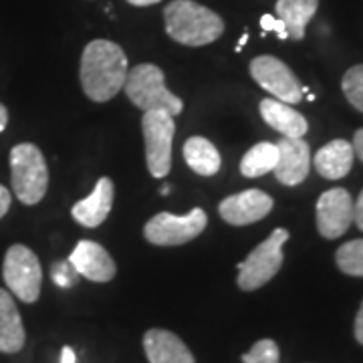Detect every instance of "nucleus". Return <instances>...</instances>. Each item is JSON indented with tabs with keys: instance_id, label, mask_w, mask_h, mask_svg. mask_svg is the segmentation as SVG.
I'll use <instances>...</instances> for the list:
<instances>
[{
	"instance_id": "f257e3e1",
	"label": "nucleus",
	"mask_w": 363,
	"mask_h": 363,
	"mask_svg": "<svg viewBox=\"0 0 363 363\" xmlns=\"http://www.w3.org/2000/svg\"><path fill=\"white\" fill-rule=\"evenodd\" d=\"M128 57L113 40L95 39L81 55V87L91 101L104 104L123 91L128 79Z\"/></svg>"
},
{
	"instance_id": "f03ea898",
	"label": "nucleus",
	"mask_w": 363,
	"mask_h": 363,
	"mask_svg": "<svg viewBox=\"0 0 363 363\" xmlns=\"http://www.w3.org/2000/svg\"><path fill=\"white\" fill-rule=\"evenodd\" d=\"M164 23L169 39L186 47H204L224 33L220 14L194 0H174L164 9Z\"/></svg>"
},
{
	"instance_id": "7ed1b4c3",
	"label": "nucleus",
	"mask_w": 363,
	"mask_h": 363,
	"mask_svg": "<svg viewBox=\"0 0 363 363\" xmlns=\"http://www.w3.org/2000/svg\"><path fill=\"white\" fill-rule=\"evenodd\" d=\"M123 91L131 104L143 111H168L169 116H178L184 109L180 97L166 87L162 69L152 63L133 67L128 73Z\"/></svg>"
},
{
	"instance_id": "20e7f679",
	"label": "nucleus",
	"mask_w": 363,
	"mask_h": 363,
	"mask_svg": "<svg viewBox=\"0 0 363 363\" xmlns=\"http://www.w3.org/2000/svg\"><path fill=\"white\" fill-rule=\"evenodd\" d=\"M11 178L14 194L26 206H35L45 198L49 188V168L35 143H18L11 150Z\"/></svg>"
},
{
	"instance_id": "39448f33",
	"label": "nucleus",
	"mask_w": 363,
	"mask_h": 363,
	"mask_svg": "<svg viewBox=\"0 0 363 363\" xmlns=\"http://www.w3.org/2000/svg\"><path fill=\"white\" fill-rule=\"evenodd\" d=\"M289 240V230L285 228H277L274 233L260 242L259 247L255 248L247 260H242L238 264V279L236 283L242 291H257L260 286H264L274 274L281 271L283 267V247Z\"/></svg>"
},
{
	"instance_id": "423d86ee",
	"label": "nucleus",
	"mask_w": 363,
	"mask_h": 363,
	"mask_svg": "<svg viewBox=\"0 0 363 363\" xmlns=\"http://www.w3.org/2000/svg\"><path fill=\"white\" fill-rule=\"evenodd\" d=\"M2 277L9 291L23 303H35L39 298L43 269L37 255L25 245H13L6 250Z\"/></svg>"
},
{
	"instance_id": "0eeeda50",
	"label": "nucleus",
	"mask_w": 363,
	"mask_h": 363,
	"mask_svg": "<svg viewBox=\"0 0 363 363\" xmlns=\"http://www.w3.org/2000/svg\"><path fill=\"white\" fill-rule=\"evenodd\" d=\"M206 224L208 216L202 208H192L184 216L160 212L147 220L143 234L145 240L156 247H180L198 238V234L204 233Z\"/></svg>"
},
{
	"instance_id": "6e6552de",
	"label": "nucleus",
	"mask_w": 363,
	"mask_h": 363,
	"mask_svg": "<svg viewBox=\"0 0 363 363\" xmlns=\"http://www.w3.org/2000/svg\"><path fill=\"white\" fill-rule=\"evenodd\" d=\"M145 162L154 178H166L172 168V142L176 133L174 116L168 111H143Z\"/></svg>"
},
{
	"instance_id": "1a4fd4ad",
	"label": "nucleus",
	"mask_w": 363,
	"mask_h": 363,
	"mask_svg": "<svg viewBox=\"0 0 363 363\" xmlns=\"http://www.w3.org/2000/svg\"><path fill=\"white\" fill-rule=\"evenodd\" d=\"M250 75L262 89L274 95L277 101L297 105L303 99V87L295 73L281 59L272 55H260L250 61Z\"/></svg>"
},
{
	"instance_id": "9d476101",
	"label": "nucleus",
	"mask_w": 363,
	"mask_h": 363,
	"mask_svg": "<svg viewBox=\"0 0 363 363\" xmlns=\"http://www.w3.org/2000/svg\"><path fill=\"white\" fill-rule=\"evenodd\" d=\"M353 222V198L343 188H331L317 200V230L333 240L350 230Z\"/></svg>"
},
{
	"instance_id": "9b49d317",
	"label": "nucleus",
	"mask_w": 363,
	"mask_h": 363,
	"mask_svg": "<svg viewBox=\"0 0 363 363\" xmlns=\"http://www.w3.org/2000/svg\"><path fill=\"white\" fill-rule=\"evenodd\" d=\"M272 198L262 190H245L238 194L224 198L218 206V212L224 220L234 226H247L252 222L262 220L272 210Z\"/></svg>"
},
{
	"instance_id": "f8f14e48",
	"label": "nucleus",
	"mask_w": 363,
	"mask_h": 363,
	"mask_svg": "<svg viewBox=\"0 0 363 363\" xmlns=\"http://www.w3.org/2000/svg\"><path fill=\"white\" fill-rule=\"evenodd\" d=\"M279 162L274 168L277 180L285 186H298L309 176L311 147L303 138H281L277 143Z\"/></svg>"
},
{
	"instance_id": "ddd939ff",
	"label": "nucleus",
	"mask_w": 363,
	"mask_h": 363,
	"mask_svg": "<svg viewBox=\"0 0 363 363\" xmlns=\"http://www.w3.org/2000/svg\"><path fill=\"white\" fill-rule=\"evenodd\" d=\"M69 264L75 269L77 274L93 283H109L117 271L109 252L93 240H79L77 247L73 248L69 257Z\"/></svg>"
},
{
	"instance_id": "4468645a",
	"label": "nucleus",
	"mask_w": 363,
	"mask_h": 363,
	"mask_svg": "<svg viewBox=\"0 0 363 363\" xmlns=\"http://www.w3.org/2000/svg\"><path fill=\"white\" fill-rule=\"evenodd\" d=\"M143 350L150 363H196L188 345L178 335L166 329L145 331Z\"/></svg>"
},
{
	"instance_id": "2eb2a0df",
	"label": "nucleus",
	"mask_w": 363,
	"mask_h": 363,
	"mask_svg": "<svg viewBox=\"0 0 363 363\" xmlns=\"http://www.w3.org/2000/svg\"><path fill=\"white\" fill-rule=\"evenodd\" d=\"M113 182L109 178H101L97 182L95 190L91 192L85 200H79L77 204L73 206L71 214L73 218L85 226V228H97L105 222V218L109 216L111 206H113Z\"/></svg>"
},
{
	"instance_id": "dca6fc26",
	"label": "nucleus",
	"mask_w": 363,
	"mask_h": 363,
	"mask_svg": "<svg viewBox=\"0 0 363 363\" xmlns=\"http://www.w3.org/2000/svg\"><path fill=\"white\" fill-rule=\"evenodd\" d=\"M353 145L347 140H333L315 154V169L327 180H341L353 168Z\"/></svg>"
},
{
	"instance_id": "f3484780",
	"label": "nucleus",
	"mask_w": 363,
	"mask_h": 363,
	"mask_svg": "<svg viewBox=\"0 0 363 363\" xmlns=\"http://www.w3.org/2000/svg\"><path fill=\"white\" fill-rule=\"evenodd\" d=\"M25 325L13 295L0 289V351L16 353L25 347Z\"/></svg>"
},
{
	"instance_id": "a211bd4d",
	"label": "nucleus",
	"mask_w": 363,
	"mask_h": 363,
	"mask_svg": "<svg viewBox=\"0 0 363 363\" xmlns=\"http://www.w3.org/2000/svg\"><path fill=\"white\" fill-rule=\"evenodd\" d=\"M260 116L283 138H303L309 130L307 119L301 116L297 109H293L291 105L283 104V101H277V99H262Z\"/></svg>"
},
{
	"instance_id": "6ab92c4d",
	"label": "nucleus",
	"mask_w": 363,
	"mask_h": 363,
	"mask_svg": "<svg viewBox=\"0 0 363 363\" xmlns=\"http://www.w3.org/2000/svg\"><path fill=\"white\" fill-rule=\"evenodd\" d=\"M319 0H277L279 21L285 25L289 37L301 40L305 37V28L317 13Z\"/></svg>"
},
{
	"instance_id": "aec40b11",
	"label": "nucleus",
	"mask_w": 363,
	"mask_h": 363,
	"mask_svg": "<svg viewBox=\"0 0 363 363\" xmlns=\"http://www.w3.org/2000/svg\"><path fill=\"white\" fill-rule=\"evenodd\" d=\"M184 160L200 176H214L220 169V154L206 138H190L184 143Z\"/></svg>"
},
{
	"instance_id": "412c9836",
	"label": "nucleus",
	"mask_w": 363,
	"mask_h": 363,
	"mask_svg": "<svg viewBox=\"0 0 363 363\" xmlns=\"http://www.w3.org/2000/svg\"><path fill=\"white\" fill-rule=\"evenodd\" d=\"M279 162L277 143L260 142L248 150L240 162V174L247 178H260L269 172H274Z\"/></svg>"
},
{
	"instance_id": "4be33fe9",
	"label": "nucleus",
	"mask_w": 363,
	"mask_h": 363,
	"mask_svg": "<svg viewBox=\"0 0 363 363\" xmlns=\"http://www.w3.org/2000/svg\"><path fill=\"white\" fill-rule=\"evenodd\" d=\"M335 262L341 272L350 277H363V238H355L339 247Z\"/></svg>"
},
{
	"instance_id": "5701e85b",
	"label": "nucleus",
	"mask_w": 363,
	"mask_h": 363,
	"mask_svg": "<svg viewBox=\"0 0 363 363\" xmlns=\"http://www.w3.org/2000/svg\"><path fill=\"white\" fill-rule=\"evenodd\" d=\"M341 89H343V95L347 97V101L363 113V65L347 69V73L343 75V81H341Z\"/></svg>"
},
{
	"instance_id": "b1692460",
	"label": "nucleus",
	"mask_w": 363,
	"mask_h": 363,
	"mask_svg": "<svg viewBox=\"0 0 363 363\" xmlns=\"http://www.w3.org/2000/svg\"><path fill=\"white\" fill-rule=\"evenodd\" d=\"M281 351L272 339H260L242 355V363H279Z\"/></svg>"
},
{
	"instance_id": "393cba45",
	"label": "nucleus",
	"mask_w": 363,
	"mask_h": 363,
	"mask_svg": "<svg viewBox=\"0 0 363 363\" xmlns=\"http://www.w3.org/2000/svg\"><path fill=\"white\" fill-rule=\"evenodd\" d=\"M260 26H262V33L274 30V33L279 35V39L281 40L289 39V33H286L285 25H283L279 18H274L272 14H262V16H260Z\"/></svg>"
},
{
	"instance_id": "a878e982",
	"label": "nucleus",
	"mask_w": 363,
	"mask_h": 363,
	"mask_svg": "<svg viewBox=\"0 0 363 363\" xmlns=\"http://www.w3.org/2000/svg\"><path fill=\"white\" fill-rule=\"evenodd\" d=\"M71 271H75V269L69 267V264H59L55 269V272H52V277H55V281L61 286H69L73 285V274H71Z\"/></svg>"
},
{
	"instance_id": "bb28decb",
	"label": "nucleus",
	"mask_w": 363,
	"mask_h": 363,
	"mask_svg": "<svg viewBox=\"0 0 363 363\" xmlns=\"http://www.w3.org/2000/svg\"><path fill=\"white\" fill-rule=\"evenodd\" d=\"M11 202H13V196L9 192V188L0 184V218H4V214L9 212Z\"/></svg>"
},
{
	"instance_id": "cd10ccee",
	"label": "nucleus",
	"mask_w": 363,
	"mask_h": 363,
	"mask_svg": "<svg viewBox=\"0 0 363 363\" xmlns=\"http://www.w3.org/2000/svg\"><path fill=\"white\" fill-rule=\"evenodd\" d=\"M353 222L357 224V228L363 233V190L357 202H353Z\"/></svg>"
},
{
	"instance_id": "c85d7f7f",
	"label": "nucleus",
	"mask_w": 363,
	"mask_h": 363,
	"mask_svg": "<svg viewBox=\"0 0 363 363\" xmlns=\"http://www.w3.org/2000/svg\"><path fill=\"white\" fill-rule=\"evenodd\" d=\"M353 152H355V156L359 157L363 162V128L362 130L355 131V135H353Z\"/></svg>"
},
{
	"instance_id": "c756f323",
	"label": "nucleus",
	"mask_w": 363,
	"mask_h": 363,
	"mask_svg": "<svg viewBox=\"0 0 363 363\" xmlns=\"http://www.w3.org/2000/svg\"><path fill=\"white\" fill-rule=\"evenodd\" d=\"M353 333H355V339L363 345V303L357 311V317H355V327H353Z\"/></svg>"
},
{
	"instance_id": "7c9ffc66",
	"label": "nucleus",
	"mask_w": 363,
	"mask_h": 363,
	"mask_svg": "<svg viewBox=\"0 0 363 363\" xmlns=\"http://www.w3.org/2000/svg\"><path fill=\"white\" fill-rule=\"evenodd\" d=\"M61 363H77L75 351L71 350V347H63V351H61Z\"/></svg>"
},
{
	"instance_id": "2f4dec72",
	"label": "nucleus",
	"mask_w": 363,
	"mask_h": 363,
	"mask_svg": "<svg viewBox=\"0 0 363 363\" xmlns=\"http://www.w3.org/2000/svg\"><path fill=\"white\" fill-rule=\"evenodd\" d=\"M6 125H9V111L4 105L0 104V133L6 130Z\"/></svg>"
},
{
	"instance_id": "473e14b6",
	"label": "nucleus",
	"mask_w": 363,
	"mask_h": 363,
	"mask_svg": "<svg viewBox=\"0 0 363 363\" xmlns=\"http://www.w3.org/2000/svg\"><path fill=\"white\" fill-rule=\"evenodd\" d=\"M131 6H152V4H157L162 0H128Z\"/></svg>"
},
{
	"instance_id": "72a5a7b5",
	"label": "nucleus",
	"mask_w": 363,
	"mask_h": 363,
	"mask_svg": "<svg viewBox=\"0 0 363 363\" xmlns=\"http://www.w3.org/2000/svg\"><path fill=\"white\" fill-rule=\"evenodd\" d=\"M247 43H248V33H245V35L240 37V40H238V45H236V52L242 51V47H245Z\"/></svg>"
},
{
	"instance_id": "f704fd0d",
	"label": "nucleus",
	"mask_w": 363,
	"mask_h": 363,
	"mask_svg": "<svg viewBox=\"0 0 363 363\" xmlns=\"http://www.w3.org/2000/svg\"><path fill=\"white\" fill-rule=\"evenodd\" d=\"M160 194H162V196L169 194V188H162V192H160Z\"/></svg>"
}]
</instances>
